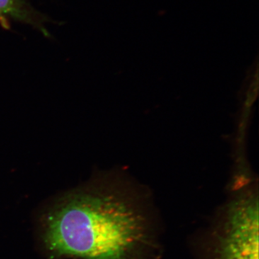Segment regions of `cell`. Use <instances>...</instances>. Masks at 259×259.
Instances as JSON below:
<instances>
[{"label":"cell","instance_id":"7a4b0ae2","mask_svg":"<svg viewBox=\"0 0 259 259\" xmlns=\"http://www.w3.org/2000/svg\"><path fill=\"white\" fill-rule=\"evenodd\" d=\"M258 215L253 191L232 199L216 234L212 259H258Z\"/></svg>","mask_w":259,"mask_h":259},{"label":"cell","instance_id":"3957f363","mask_svg":"<svg viewBox=\"0 0 259 259\" xmlns=\"http://www.w3.org/2000/svg\"><path fill=\"white\" fill-rule=\"evenodd\" d=\"M45 17L37 12L25 0H0V22L7 23L10 20L27 24L47 34Z\"/></svg>","mask_w":259,"mask_h":259},{"label":"cell","instance_id":"6da1fadb","mask_svg":"<svg viewBox=\"0 0 259 259\" xmlns=\"http://www.w3.org/2000/svg\"><path fill=\"white\" fill-rule=\"evenodd\" d=\"M144 196L125 172L93 174L40 211L42 253L47 259H155L157 236Z\"/></svg>","mask_w":259,"mask_h":259}]
</instances>
